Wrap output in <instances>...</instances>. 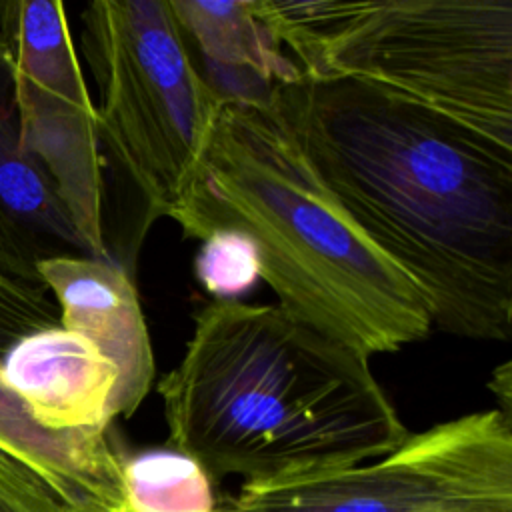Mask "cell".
<instances>
[{"mask_svg": "<svg viewBox=\"0 0 512 512\" xmlns=\"http://www.w3.org/2000/svg\"><path fill=\"white\" fill-rule=\"evenodd\" d=\"M274 98L324 186L416 286L432 326L512 332V150L348 78L300 76Z\"/></svg>", "mask_w": 512, "mask_h": 512, "instance_id": "cell-1", "label": "cell"}, {"mask_svg": "<svg viewBox=\"0 0 512 512\" xmlns=\"http://www.w3.org/2000/svg\"><path fill=\"white\" fill-rule=\"evenodd\" d=\"M158 394L170 446L212 480L258 484L350 468L410 434L368 356L280 306H204Z\"/></svg>", "mask_w": 512, "mask_h": 512, "instance_id": "cell-2", "label": "cell"}, {"mask_svg": "<svg viewBox=\"0 0 512 512\" xmlns=\"http://www.w3.org/2000/svg\"><path fill=\"white\" fill-rule=\"evenodd\" d=\"M172 220L186 238L222 228L248 234L280 308L364 356L396 352L432 330L416 286L318 178L274 96L224 100Z\"/></svg>", "mask_w": 512, "mask_h": 512, "instance_id": "cell-3", "label": "cell"}, {"mask_svg": "<svg viewBox=\"0 0 512 512\" xmlns=\"http://www.w3.org/2000/svg\"><path fill=\"white\" fill-rule=\"evenodd\" d=\"M80 52L98 92L104 240L134 280L142 240L184 200L224 100L196 66L170 0L90 2Z\"/></svg>", "mask_w": 512, "mask_h": 512, "instance_id": "cell-4", "label": "cell"}, {"mask_svg": "<svg viewBox=\"0 0 512 512\" xmlns=\"http://www.w3.org/2000/svg\"><path fill=\"white\" fill-rule=\"evenodd\" d=\"M318 78H348L512 150V0H254Z\"/></svg>", "mask_w": 512, "mask_h": 512, "instance_id": "cell-5", "label": "cell"}, {"mask_svg": "<svg viewBox=\"0 0 512 512\" xmlns=\"http://www.w3.org/2000/svg\"><path fill=\"white\" fill-rule=\"evenodd\" d=\"M230 512H512V418L472 412L340 470L242 484Z\"/></svg>", "mask_w": 512, "mask_h": 512, "instance_id": "cell-6", "label": "cell"}, {"mask_svg": "<svg viewBox=\"0 0 512 512\" xmlns=\"http://www.w3.org/2000/svg\"><path fill=\"white\" fill-rule=\"evenodd\" d=\"M22 150L52 180L92 258L112 262L104 240V166L96 106L62 2H0Z\"/></svg>", "mask_w": 512, "mask_h": 512, "instance_id": "cell-7", "label": "cell"}, {"mask_svg": "<svg viewBox=\"0 0 512 512\" xmlns=\"http://www.w3.org/2000/svg\"><path fill=\"white\" fill-rule=\"evenodd\" d=\"M0 378L42 428L112 438L118 370L82 334L54 326L16 340L0 358Z\"/></svg>", "mask_w": 512, "mask_h": 512, "instance_id": "cell-8", "label": "cell"}, {"mask_svg": "<svg viewBox=\"0 0 512 512\" xmlns=\"http://www.w3.org/2000/svg\"><path fill=\"white\" fill-rule=\"evenodd\" d=\"M56 300L60 326L82 334L118 370V416L130 418L154 380V356L134 280L114 262L56 256L36 264Z\"/></svg>", "mask_w": 512, "mask_h": 512, "instance_id": "cell-9", "label": "cell"}, {"mask_svg": "<svg viewBox=\"0 0 512 512\" xmlns=\"http://www.w3.org/2000/svg\"><path fill=\"white\" fill-rule=\"evenodd\" d=\"M184 36L204 60L202 76L226 102L264 104L300 68L256 16L254 0H170Z\"/></svg>", "mask_w": 512, "mask_h": 512, "instance_id": "cell-10", "label": "cell"}, {"mask_svg": "<svg viewBox=\"0 0 512 512\" xmlns=\"http://www.w3.org/2000/svg\"><path fill=\"white\" fill-rule=\"evenodd\" d=\"M0 250L36 270L56 256H90L44 168L20 146L12 78L0 36Z\"/></svg>", "mask_w": 512, "mask_h": 512, "instance_id": "cell-11", "label": "cell"}, {"mask_svg": "<svg viewBox=\"0 0 512 512\" xmlns=\"http://www.w3.org/2000/svg\"><path fill=\"white\" fill-rule=\"evenodd\" d=\"M0 450L38 474L74 512H126L114 440L42 428L0 378Z\"/></svg>", "mask_w": 512, "mask_h": 512, "instance_id": "cell-12", "label": "cell"}, {"mask_svg": "<svg viewBox=\"0 0 512 512\" xmlns=\"http://www.w3.org/2000/svg\"><path fill=\"white\" fill-rule=\"evenodd\" d=\"M126 512H216L212 478L174 448L142 450L120 462Z\"/></svg>", "mask_w": 512, "mask_h": 512, "instance_id": "cell-13", "label": "cell"}, {"mask_svg": "<svg viewBox=\"0 0 512 512\" xmlns=\"http://www.w3.org/2000/svg\"><path fill=\"white\" fill-rule=\"evenodd\" d=\"M60 326V312L38 270L0 250V358L20 338Z\"/></svg>", "mask_w": 512, "mask_h": 512, "instance_id": "cell-14", "label": "cell"}, {"mask_svg": "<svg viewBox=\"0 0 512 512\" xmlns=\"http://www.w3.org/2000/svg\"><path fill=\"white\" fill-rule=\"evenodd\" d=\"M194 270L202 286L218 300H234L260 280V256L254 240L232 228L210 232L198 250Z\"/></svg>", "mask_w": 512, "mask_h": 512, "instance_id": "cell-15", "label": "cell"}, {"mask_svg": "<svg viewBox=\"0 0 512 512\" xmlns=\"http://www.w3.org/2000/svg\"><path fill=\"white\" fill-rule=\"evenodd\" d=\"M510 362H504L502 366H498L494 370V378L490 380V390L496 394V398L500 400V408L504 414L510 416V398H512V376H510Z\"/></svg>", "mask_w": 512, "mask_h": 512, "instance_id": "cell-16", "label": "cell"}, {"mask_svg": "<svg viewBox=\"0 0 512 512\" xmlns=\"http://www.w3.org/2000/svg\"><path fill=\"white\" fill-rule=\"evenodd\" d=\"M216 512H230V508H228V502H226V504H222V502H220V504H218V510H216Z\"/></svg>", "mask_w": 512, "mask_h": 512, "instance_id": "cell-17", "label": "cell"}]
</instances>
